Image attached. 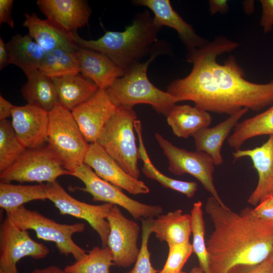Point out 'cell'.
Here are the masks:
<instances>
[{"mask_svg":"<svg viewBox=\"0 0 273 273\" xmlns=\"http://www.w3.org/2000/svg\"><path fill=\"white\" fill-rule=\"evenodd\" d=\"M239 43L222 36L203 47L188 51L187 61L192 64L191 72L176 79L166 92L179 102L190 101L208 112L231 115L243 108L260 111L273 104V80L257 83L245 78V73L235 57L223 64L218 56L236 49Z\"/></svg>","mask_w":273,"mask_h":273,"instance_id":"cell-1","label":"cell"},{"mask_svg":"<svg viewBox=\"0 0 273 273\" xmlns=\"http://www.w3.org/2000/svg\"><path fill=\"white\" fill-rule=\"evenodd\" d=\"M205 210L214 230L206 246L210 273H228L238 265H254L273 251V222L237 213L211 196Z\"/></svg>","mask_w":273,"mask_h":273,"instance_id":"cell-2","label":"cell"},{"mask_svg":"<svg viewBox=\"0 0 273 273\" xmlns=\"http://www.w3.org/2000/svg\"><path fill=\"white\" fill-rule=\"evenodd\" d=\"M160 29L147 11L136 15L132 23L123 31H107L96 40H86L75 33L79 47L102 53L125 73L148 55L165 53L164 43L158 39Z\"/></svg>","mask_w":273,"mask_h":273,"instance_id":"cell-3","label":"cell"},{"mask_svg":"<svg viewBox=\"0 0 273 273\" xmlns=\"http://www.w3.org/2000/svg\"><path fill=\"white\" fill-rule=\"evenodd\" d=\"M162 54L157 52L143 63L136 64L117 78L106 92L116 107L132 108L138 104H148L159 114L165 116L178 102L166 91H163L150 82L147 69L155 58Z\"/></svg>","mask_w":273,"mask_h":273,"instance_id":"cell-4","label":"cell"},{"mask_svg":"<svg viewBox=\"0 0 273 273\" xmlns=\"http://www.w3.org/2000/svg\"><path fill=\"white\" fill-rule=\"evenodd\" d=\"M138 119L133 108L117 107L114 113L102 129L97 143L124 170L138 179L140 158L136 145L134 122Z\"/></svg>","mask_w":273,"mask_h":273,"instance_id":"cell-5","label":"cell"},{"mask_svg":"<svg viewBox=\"0 0 273 273\" xmlns=\"http://www.w3.org/2000/svg\"><path fill=\"white\" fill-rule=\"evenodd\" d=\"M6 216L20 229L33 230L38 239L55 243L61 255H71L77 261L87 254V251L72 239L74 234L84 231L83 223H60L37 211L27 209L24 205L6 212Z\"/></svg>","mask_w":273,"mask_h":273,"instance_id":"cell-6","label":"cell"},{"mask_svg":"<svg viewBox=\"0 0 273 273\" xmlns=\"http://www.w3.org/2000/svg\"><path fill=\"white\" fill-rule=\"evenodd\" d=\"M47 144L71 172L84 163L89 145L70 110L60 105L49 112Z\"/></svg>","mask_w":273,"mask_h":273,"instance_id":"cell-7","label":"cell"},{"mask_svg":"<svg viewBox=\"0 0 273 273\" xmlns=\"http://www.w3.org/2000/svg\"><path fill=\"white\" fill-rule=\"evenodd\" d=\"M53 150L46 144L40 147L26 149L9 167L0 172L1 181L51 183L59 176L71 175Z\"/></svg>","mask_w":273,"mask_h":273,"instance_id":"cell-8","label":"cell"},{"mask_svg":"<svg viewBox=\"0 0 273 273\" xmlns=\"http://www.w3.org/2000/svg\"><path fill=\"white\" fill-rule=\"evenodd\" d=\"M71 175L84 184V188L78 189L90 194L93 201L121 207L135 219L154 218L163 213V208L159 205L147 204L130 198L122 189L100 178L84 163L74 169Z\"/></svg>","mask_w":273,"mask_h":273,"instance_id":"cell-9","label":"cell"},{"mask_svg":"<svg viewBox=\"0 0 273 273\" xmlns=\"http://www.w3.org/2000/svg\"><path fill=\"white\" fill-rule=\"evenodd\" d=\"M154 136L167 159L168 170L176 175L189 174L197 179L204 189L222 207H228L221 199L213 181L214 164L212 158L202 151L194 152L174 146L158 132Z\"/></svg>","mask_w":273,"mask_h":273,"instance_id":"cell-10","label":"cell"},{"mask_svg":"<svg viewBox=\"0 0 273 273\" xmlns=\"http://www.w3.org/2000/svg\"><path fill=\"white\" fill-rule=\"evenodd\" d=\"M45 185L47 199L54 203L59 213L86 221L99 235L102 247H106L110 232L107 218L114 205H92L80 201L67 193L57 180Z\"/></svg>","mask_w":273,"mask_h":273,"instance_id":"cell-11","label":"cell"},{"mask_svg":"<svg viewBox=\"0 0 273 273\" xmlns=\"http://www.w3.org/2000/svg\"><path fill=\"white\" fill-rule=\"evenodd\" d=\"M44 244L33 240L27 231L16 226L7 216L0 227V271L19 273L17 263L25 257L41 259L49 253Z\"/></svg>","mask_w":273,"mask_h":273,"instance_id":"cell-12","label":"cell"},{"mask_svg":"<svg viewBox=\"0 0 273 273\" xmlns=\"http://www.w3.org/2000/svg\"><path fill=\"white\" fill-rule=\"evenodd\" d=\"M107 219L110 226L107 246L112 253L115 265L128 267L135 263L139 253L140 226L126 218L117 205H113Z\"/></svg>","mask_w":273,"mask_h":273,"instance_id":"cell-13","label":"cell"},{"mask_svg":"<svg viewBox=\"0 0 273 273\" xmlns=\"http://www.w3.org/2000/svg\"><path fill=\"white\" fill-rule=\"evenodd\" d=\"M84 163L102 179L133 195L147 194L146 184L127 173L97 143H91Z\"/></svg>","mask_w":273,"mask_h":273,"instance_id":"cell-14","label":"cell"},{"mask_svg":"<svg viewBox=\"0 0 273 273\" xmlns=\"http://www.w3.org/2000/svg\"><path fill=\"white\" fill-rule=\"evenodd\" d=\"M116 108L106 90L99 88L90 98L71 111L85 139L91 144L97 142Z\"/></svg>","mask_w":273,"mask_h":273,"instance_id":"cell-15","label":"cell"},{"mask_svg":"<svg viewBox=\"0 0 273 273\" xmlns=\"http://www.w3.org/2000/svg\"><path fill=\"white\" fill-rule=\"evenodd\" d=\"M11 117L16 134L26 149L39 148L47 143L49 112L27 104L15 106Z\"/></svg>","mask_w":273,"mask_h":273,"instance_id":"cell-16","label":"cell"},{"mask_svg":"<svg viewBox=\"0 0 273 273\" xmlns=\"http://www.w3.org/2000/svg\"><path fill=\"white\" fill-rule=\"evenodd\" d=\"M234 161L242 157L251 159L258 180L256 188L247 199L256 206L266 196L273 195V135L262 145L251 149L237 150L233 153Z\"/></svg>","mask_w":273,"mask_h":273,"instance_id":"cell-17","label":"cell"},{"mask_svg":"<svg viewBox=\"0 0 273 273\" xmlns=\"http://www.w3.org/2000/svg\"><path fill=\"white\" fill-rule=\"evenodd\" d=\"M22 25L28 30V34L46 52L62 49L76 53L79 47L75 33L69 32L52 21L39 18L35 13L24 14Z\"/></svg>","mask_w":273,"mask_h":273,"instance_id":"cell-18","label":"cell"},{"mask_svg":"<svg viewBox=\"0 0 273 273\" xmlns=\"http://www.w3.org/2000/svg\"><path fill=\"white\" fill-rule=\"evenodd\" d=\"M36 4L48 19L72 33L86 25L92 14L84 0H38Z\"/></svg>","mask_w":273,"mask_h":273,"instance_id":"cell-19","label":"cell"},{"mask_svg":"<svg viewBox=\"0 0 273 273\" xmlns=\"http://www.w3.org/2000/svg\"><path fill=\"white\" fill-rule=\"evenodd\" d=\"M135 5L146 7L154 14L153 21L158 27L166 26L174 29L188 51L203 47L207 41L197 34L192 26L172 8L169 0H135Z\"/></svg>","mask_w":273,"mask_h":273,"instance_id":"cell-20","label":"cell"},{"mask_svg":"<svg viewBox=\"0 0 273 273\" xmlns=\"http://www.w3.org/2000/svg\"><path fill=\"white\" fill-rule=\"evenodd\" d=\"M80 73L93 81L99 89L106 90L124 72L106 55L79 47L76 52Z\"/></svg>","mask_w":273,"mask_h":273,"instance_id":"cell-21","label":"cell"},{"mask_svg":"<svg viewBox=\"0 0 273 273\" xmlns=\"http://www.w3.org/2000/svg\"><path fill=\"white\" fill-rule=\"evenodd\" d=\"M248 110L247 108H243L214 126L205 127L196 132L192 136L196 150L208 154L215 165L222 164L223 159L221 150L223 144L240 119Z\"/></svg>","mask_w":273,"mask_h":273,"instance_id":"cell-22","label":"cell"},{"mask_svg":"<svg viewBox=\"0 0 273 273\" xmlns=\"http://www.w3.org/2000/svg\"><path fill=\"white\" fill-rule=\"evenodd\" d=\"M59 104L72 111L98 90L97 85L81 73L52 78Z\"/></svg>","mask_w":273,"mask_h":273,"instance_id":"cell-23","label":"cell"},{"mask_svg":"<svg viewBox=\"0 0 273 273\" xmlns=\"http://www.w3.org/2000/svg\"><path fill=\"white\" fill-rule=\"evenodd\" d=\"M166 120L175 135L187 139L209 127L212 118L209 112L195 106L175 105L166 116Z\"/></svg>","mask_w":273,"mask_h":273,"instance_id":"cell-24","label":"cell"},{"mask_svg":"<svg viewBox=\"0 0 273 273\" xmlns=\"http://www.w3.org/2000/svg\"><path fill=\"white\" fill-rule=\"evenodd\" d=\"M152 219V233L161 242L168 245L189 241L191 233V215L177 209L161 214Z\"/></svg>","mask_w":273,"mask_h":273,"instance_id":"cell-25","label":"cell"},{"mask_svg":"<svg viewBox=\"0 0 273 273\" xmlns=\"http://www.w3.org/2000/svg\"><path fill=\"white\" fill-rule=\"evenodd\" d=\"M28 34H17L7 42L10 64H13L25 74L38 70L46 54L41 48Z\"/></svg>","mask_w":273,"mask_h":273,"instance_id":"cell-26","label":"cell"},{"mask_svg":"<svg viewBox=\"0 0 273 273\" xmlns=\"http://www.w3.org/2000/svg\"><path fill=\"white\" fill-rule=\"evenodd\" d=\"M25 75L27 81L21 88V93L28 104L49 112L59 104L52 78L42 74L38 70Z\"/></svg>","mask_w":273,"mask_h":273,"instance_id":"cell-27","label":"cell"},{"mask_svg":"<svg viewBox=\"0 0 273 273\" xmlns=\"http://www.w3.org/2000/svg\"><path fill=\"white\" fill-rule=\"evenodd\" d=\"M263 135H273V104L264 111L238 122L227 142L237 150L248 140Z\"/></svg>","mask_w":273,"mask_h":273,"instance_id":"cell-28","label":"cell"},{"mask_svg":"<svg viewBox=\"0 0 273 273\" xmlns=\"http://www.w3.org/2000/svg\"><path fill=\"white\" fill-rule=\"evenodd\" d=\"M134 130L139 142L140 158L143 162L142 170L147 177L158 181L163 187L171 189L186 195L188 198L193 197L198 190V184L195 181H187L175 179L161 172L154 165L145 148L142 136V123L137 119L134 122Z\"/></svg>","mask_w":273,"mask_h":273,"instance_id":"cell-29","label":"cell"},{"mask_svg":"<svg viewBox=\"0 0 273 273\" xmlns=\"http://www.w3.org/2000/svg\"><path fill=\"white\" fill-rule=\"evenodd\" d=\"M46 199L45 184L22 185L0 182V207L6 212L32 201Z\"/></svg>","mask_w":273,"mask_h":273,"instance_id":"cell-30","label":"cell"},{"mask_svg":"<svg viewBox=\"0 0 273 273\" xmlns=\"http://www.w3.org/2000/svg\"><path fill=\"white\" fill-rule=\"evenodd\" d=\"M115 265L112 253L107 246L93 247L86 255L74 263L67 265V273H110V268Z\"/></svg>","mask_w":273,"mask_h":273,"instance_id":"cell-31","label":"cell"},{"mask_svg":"<svg viewBox=\"0 0 273 273\" xmlns=\"http://www.w3.org/2000/svg\"><path fill=\"white\" fill-rule=\"evenodd\" d=\"M202 203L198 201L194 203L191 211L192 244L193 252L197 256L199 267L204 273H210L209 254L205 241V222L203 218Z\"/></svg>","mask_w":273,"mask_h":273,"instance_id":"cell-32","label":"cell"},{"mask_svg":"<svg viewBox=\"0 0 273 273\" xmlns=\"http://www.w3.org/2000/svg\"><path fill=\"white\" fill-rule=\"evenodd\" d=\"M26 149L11 122L7 119L0 120V172L11 166Z\"/></svg>","mask_w":273,"mask_h":273,"instance_id":"cell-33","label":"cell"},{"mask_svg":"<svg viewBox=\"0 0 273 273\" xmlns=\"http://www.w3.org/2000/svg\"><path fill=\"white\" fill-rule=\"evenodd\" d=\"M153 218L142 220V243L139 253L133 268L127 273H158L160 270L154 268L150 261L148 249L149 240L152 234L151 226Z\"/></svg>","mask_w":273,"mask_h":273,"instance_id":"cell-34","label":"cell"},{"mask_svg":"<svg viewBox=\"0 0 273 273\" xmlns=\"http://www.w3.org/2000/svg\"><path fill=\"white\" fill-rule=\"evenodd\" d=\"M168 254L163 268L158 273H178L193 252L189 241L181 244L168 245Z\"/></svg>","mask_w":273,"mask_h":273,"instance_id":"cell-35","label":"cell"},{"mask_svg":"<svg viewBox=\"0 0 273 273\" xmlns=\"http://www.w3.org/2000/svg\"><path fill=\"white\" fill-rule=\"evenodd\" d=\"M52 52L56 57L62 76L80 73L79 63L76 53L62 49H56Z\"/></svg>","mask_w":273,"mask_h":273,"instance_id":"cell-36","label":"cell"},{"mask_svg":"<svg viewBox=\"0 0 273 273\" xmlns=\"http://www.w3.org/2000/svg\"><path fill=\"white\" fill-rule=\"evenodd\" d=\"M241 212L257 219L273 222V195L263 198L254 208L247 207Z\"/></svg>","mask_w":273,"mask_h":273,"instance_id":"cell-37","label":"cell"},{"mask_svg":"<svg viewBox=\"0 0 273 273\" xmlns=\"http://www.w3.org/2000/svg\"><path fill=\"white\" fill-rule=\"evenodd\" d=\"M38 70L42 74L50 78L62 76L56 57L52 52H46Z\"/></svg>","mask_w":273,"mask_h":273,"instance_id":"cell-38","label":"cell"},{"mask_svg":"<svg viewBox=\"0 0 273 273\" xmlns=\"http://www.w3.org/2000/svg\"><path fill=\"white\" fill-rule=\"evenodd\" d=\"M228 273H273V262L267 259L254 265H238Z\"/></svg>","mask_w":273,"mask_h":273,"instance_id":"cell-39","label":"cell"},{"mask_svg":"<svg viewBox=\"0 0 273 273\" xmlns=\"http://www.w3.org/2000/svg\"><path fill=\"white\" fill-rule=\"evenodd\" d=\"M262 13L260 26L265 33L271 31L273 27V0H260Z\"/></svg>","mask_w":273,"mask_h":273,"instance_id":"cell-40","label":"cell"},{"mask_svg":"<svg viewBox=\"0 0 273 273\" xmlns=\"http://www.w3.org/2000/svg\"><path fill=\"white\" fill-rule=\"evenodd\" d=\"M13 0H0V24L6 23L12 28L14 22L12 17Z\"/></svg>","mask_w":273,"mask_h":273,"instance_id":"cell-41","label":"cell"},{"mask_svg":"<svg viewBox=\"0 0 273 273\" xmlns=\"http://www.w3.org/2000/svg\"><path fill=\"white\" fill-rule=\"evenodd\" d=\"M209 12L211 15L217 13L224 14L229 10V6L226 0H210L209 1Z\"/></svg>","mask_w":273,"mask_h":273,"instance_id":"cell-42","label":"cell"},{"mask_svg":"<svg viewBox=\"0 0 273 273\" xmlns=\"http://www.w3.org/2000/svg\"><path fill=\"white\" fill-rule=\"evenodd\" d=\"M14 105L0 96V120H6L11 117L12 112Z\"/></svg>","mask_w":273,"mask_h":273,"instance_id":"cell-43","label":"cell"},{"mask_svg":"<svg viewBox=\"0 0 273 273\" xmlns=\"http://www.w3.org/2000/svg\"><path fill=\"white\" fill-rule=\"evenodd\" d=\"M9 64L10 58L7 43L0 37V69H3Z\"/></svg>","mask_w":273,"mask_h":273,"instance_id":"cell-44","label":"cell"},{"mask_svg":"<svg viewBox=\"0 0 273 273\" xmlns=\"http://www.w3.org/2000/svg\"><path fill=\"white\" fill-rule=\"evenodd\" d=\"M30 273H67L56 265H50L43 268H36Z\"/></svg>","mask_w":273,"mask_h":273,"instance_id":"cell-45","label":"cell"},{"mask_svg":"<svg viewBox=\"0 0 273 273\" xmlns=\"http://www.w3.org/2000/svg\"><path fill=\"white\" fill-rule=\"evenodd\" d=\"M190 273H204L200 267L195 266L192 268Z\"/></svg>","mask_w":273,"mask_h":273,"instance_id":"cell-46","label":"cell"},{"mask_svg":"<svg viewBox=\"0 0 273 273\" xmlns=\"http://www.w3.org/2000/svg\"><path fill=\"white\" fill-rule=\"evenodd\" d=\"M267 259L273 262V251Z\"/></svg>","mask_w":273,"mask_h":273,"instance_id":"cell-47","label":"cell"},{"mask_svg":"<svg viewBox=\"0 0 273 273\" xmlns=\"http://www.w3.org/2000/svg\"><path fill=\"white\" fill-rule=\"evenodd\" d=\"M178 273H186V272L181 271H180V272H178Z\"/></svg>","mask_w":273,"mask_h":273,"instance_id":"cell-48","label":"cell"},{"mask_svg":"<svg viewBox=\"0 0 273 273\" xmlns=\"http://www.w3.org/2000/svg\"><path fill=\"white\" fill-rule=\"evenodd\" d=\"M0 273H4V272H2V271H0Z\"/></svg>","mask_w":273,"mask_h":273,"instance_id":"cell-49","label":"cell"}]
</instances>
